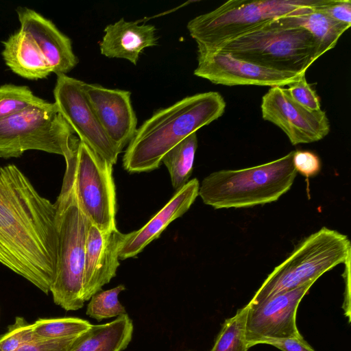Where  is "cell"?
Instances as JSON below:
<instances>
[{
    "instance_id": "obj_27",
    "label": "cell",
    "mask_w": 351,
    "mask_h": 351,
    "mask_svg": "<svg viewBox=\"0 0 351 351\" xmlns=\"http://www.w3.org/2000/svg\"><path fill=\"white\" fill-rule=\"evenodd\" d=\"M38 340L33 332V324L21 317H16L7 332L0 337V351H16L24 344Z\"/></svg>"
},
{
    "instance_id": "obj_24",
    "label": "cell",
    "mask_w": 351,
    "mask_h": 351,
    "mask_svg": "<svg viewBox=\"0 0 351 351\" xmlns=\"http://www.w3.org/2000/svg\"><path fill=\"white\" fill-rule=\"evenodd\" d=\"M248 304L223 322L214 346L210 351H247L245 323Z\"/></svg>"
},
{
    "instance_id": "obj_15",
    "label": "cell",
    "mask_w": 351,
    "mask_h": 351,
    "mask_svg": "<svg viewBox=\"0 0 351 351\" xmlns=\"http://www.w3.org/2000/svg\"><path fill=\"white\" fill-rule=\"evenodd\" d=\"M124 234L117 228L101 231L89 221L83 274L85 302L100 291L102 287L116 276L119 266V250Z\"/></svg>"
},
{
    "instance_id": "obj_6",
    "label": "cell",
    "mask_w": 351,
    "mask_h": 351,
    "mask_svg": "<svg viewBox=\"0 0 351 351\" xmlns=\"http://www.w3.org/2000/svg\"><path fill=\"white\" fill-rule=\"evenodd\" d=\"M323 0H230L189 21L197 48L212 51L275 19L306 13Z\"/></svg>"
},
{
    "instance_id": "obj_33",
    "label": "cell",
    "mask_w": 351,
    "mask_h": 351,
    "mask_svg": "<svg viewBox=\"0 0 351 351\" xmlns=\"http://www.w3.org/2000/svg\"><path fill=\"white\" fill-rule=\"evenodd\" d=\"M346 267L345 269V295L344 301L343 304V308L345 312V315L348 318L349 322H350V258L345 263Z\"/></svg>"
},
{
    "instance_id": "obj_26",
    "label": "cell",
    "mask_w": 351,
    "mask_h": 351,
    "mask_svg": "<svg viewBox=\"0 0 351 351\" xmlns=\"http://www.w3.org/2000/svg\"><path fill=\"white\" fill-rule=\"evenodd\" d=\"M125 286L120 285L113 289L99 291L93 295L88 304L86 315L100 322L104 319L127 314L125 307L121 304L118 297L125 290Z\"/></svg>"
},
{
    "instance_id": "obj_10",
    "label": "cell",
    "mask_w": 351,
    "mask_h": 351,
    "mask_svg": "<svg viewBox=\"0 0 351 351\" xmlns=\"http://www.w3.org/2000/svg\"><path fill=\"white\" fill-rule=\"evenodd\" d=\"M53 93L58 111L79 139L114 165L122 151L102 128L84 92L82 81L65 74L58 75Z\"/></svg>"
},
{
    "instance_id": "obj_3",
    "label": "cell",
    "mask_w": 351,
    "mask_h": 351,
    "mask_svg": "<svg viewBox=\"0 0 351 351\" xmlns=\"http://www.w3.org/2000/svg\"><path fill=\"white\" fill-rule=\"evenodd\" d=\"M292 151L260 165L220 170L205 177L198 195L215 209L248 208L277 201L292 186L297 176Z\"/></svg>"
},
{
    "instance_id": "obj_5",
    "label": "cell",
    "mask_w": 351,
    "mask_h": 351,
    "mask_svg": "<svg viewBox=\"0 0 351 351\" xmlns=\"http://www.w3.org/2000/svg\"><path fill=\"white\" fill-rule=\"evenodd\" d=\"M208 51L227 53L267 69L298 74H305L324 54L306 29L276 19Z\"/></svg>"
},
{
    "instance_id": "obj_16",
    "label": "cell",
    "mask_w": 351,
    "mask_h": 351,
    "mask_svg": "<svg viewBox=\"0 0 351 351\" xmlns=\"http://www.w3.org/2000/svg\"><path fill=\"white\" fill-rule=\"evenodd\" d=\"M20 29L27 32L44 54L53 73L56 75L68 73L78 63L72 42L49 19L34 10L19 7L16 9Z\"/></svg>"
},
{
    "instance_id": "obj_4",
    "label": "cell",
    "mask_w": 351,
    "mask_h": 351,
    "mask_svg": "<svg viewBox=\"0 0 351 351\" xmlns=\"http://www.w3.org/2000/svg\"><path fill=\"white\" fill-rule=\"evenodd\" d=\"M58 234L56 274L50 288L53 302L66 311L84 306L83 274L89 220L82 211L70 177L64 173L54 203Z\"/></svg>"
},
{
    "instance_id": "obj_12",
    "label": "cell",
    "mask_w": 351,
    "mask_h": 351,
    "mask_svg": "<svg viewBox=\"0 0 351 351\" xmlns=\"http://www.w3.org/2000/svg\"><path fill=\"white\" fill-rule=\"evenodd\" d=\"M261 109L263 119L280 128L293 145L319 141L330 132L324 111H311L301 106L284 87H271L262 97Z\"/></svg>"
},
{
    "instance_id": "obj_19",
    "label": "cell",
    "mask_w": 351,
    "mask_h": 351,
    "mask_svg": "<svg viewBox=\"0 0 351 351\" xmlns=\"http://www.w3.org/2000/svg\"><path fill=\"white\" fill-rule=\"evenodd\" d=\"M1 55L6 66L25 79L47 78L52 69L39 47L27 32L19 29L2 41Z\"/></svg>"
},
{
    "instance_id": "obj_8",
    "label": "cell",
    "mask_w": 351,
    "mask_h": 351,
    "mask_svg": "<svg viewBox=\"0 0 351 351\" xmlns=\"http://www.w3.org/2000/svg\"><path fill=\"white\" fill-rule=\"evenodd\" d=\"M76 138L56 104L47 101L0 121V158H19L26 151L38 150L66 158Z\"/></svg>"
},
{
    "instance_id": "obj_7",
    "label": "cell",
    "mask_w": 351,
    "mask_h": 351,
    "mask_svg": "<svg viewBox=\"0 0 351 351\" xmlns=\"http://www.w3.org/2000/svg\"><path fill=\"white\" fill-rule=\"evenodd\" d=\"M347 235L322 227L299 242L290 255L267 276L250 302L315 282L322 274L350 258Z\"/></svg>"
},
{
    "instance_id": "obj_28",
    "label": "cell",
    "mask_w": 351,
    "mask_h": 351,
    "mask_svg": "<svg viewBox=\"0 0 351 351\" xmlns=\"http://www.w3.org/2000/svg\"><path fill=\"white\" fill-rule=\"evenodd\" d=\"M288 95L298 104L311 110H321L320 99L315 90L308 84L305 75L288 85Z\"/></svg>"
},
{
    "instance_id": "obj_32",
    "label": "cell",
    "mask_w": 351,
    "mask_h": 351,
    "mask_svg": "<svg viewBox=\"0 0 351 351\" xmlns=\"http://www.w3.org/2000/svg\"><path fill=\"white\" fill-rule=\"evenodd\" d=\"M267 344L273 346L281 351H315L301 335L271 341Z\"/></svg>"
},
{
    "instance_id": "obj_9",
    "label": "cell",
    "mask_w": 351,
    "mask_h": 351,
    "mask_svg": "<svg viewBox=\"0 0 351 351\" xmlns=\"http://www.w3.org/2000/svg\"><path fill=\"white\" fill-rule=\"evenodd\" d=\"M65 159L80 207L101 231L116 229V193L112 165L95 153L78 137Z\"/></svg>"
},
{
    "instance_id": "obj_2",
    "label": "cell",
    "mask_w": 351,
    "mask_h": 351,
    "mask_svg": "<svg viewBox=\"0 0 351 351\" xmlns=\"http://www.w3.org/2000/svg\"><path fill=\"white\" fill-rule=\"evenodd\" d=\"M226 104L218 92L187 96L171 106L160 108L137 128L123 157V166L130 173L158 169L163 157L176 145L217 120Z\"/></svg>"
},
{
    "instance_id": "obj_23",
    "label": "cell",
    "mask_w": 351,
    "mask_h": 351,
    "mask_svg": "<svg viewBox=\"0 0 351 351\" xmlns=\"http://www.w3.org/2000/svg\"><path fill=\"white\" fill-rule=\"evenodd\" d=\"M33 332L38 340H56L74 337L92 324L78 317L40 318L33 324Z\"/></svg>"
},
{
    "instance_id": "obj_21",
    "label": "cell",
    "mask_w": 351,
    "mask_h": 351,
    "mask_svg": "<svg viewBox=\"0 0 351 351\" xmlns=\"http://www.w3.org/2000/svg\"><path fill=\"white\" fill-rule=\"evenodd\" d=\"M276 20L282 25L306 29L319 44L324 53L335 47L341 35L350 27L333 20L317 7L304 14Z\"/></svg>"
},
{
    "instance_id": "obj_17",
    "label": "cell",
    "mask_w": 351,
    "mask_h": 351,
    "mask_svg": "<svg viewBox=\"0 0 351 351\" xmlns=\"http://www.w3.org/2000/svg\"><path fill=\"white\" fill-rule=\"evenodd\" d=\"M199 187L197 178L188 181L143 227L125 234L119 250V260L136 256L149 243L158 239L170 223L190 208L198 196Z\"/></svg>"
},
{
    "instance_id": "obj_30",
    "label": "cell",
    "mask_w": 351,
    "mask_h": 351,
    "mask_svg": "<svg viewBox=\"0 0 351 351\" xmlns=\"http://www.w3.org/2000/svg\"><path fill=\"white\" fill-rule=\"evenodd\" d=\"M317 8L333 20L351 26L350 0H323Z\"/></svg>"
},
{
    "instance_id": "obj_18",
    "label": "cell",
    "mask_w": 351,
    "mask_h": 351,
    "mask_svg": "<svg viewBox=\"0 0 351 351\" xmlns=\"http://www.w3.org/2000/svg\"><path fill=\"white\" fill-rule=\"evenodd\" d=\"M99 43L101 53L110 58L125 59L136 65L140 54L147 48L157 45L156 27L153 25H138L121 18L104 29Z\"/></svg>"
},
{
    "instance_id": "obj_20",
    "label": "cell",
    "mask_w": 351,
    "mask_h": 351,
    "mask_svg": "<svg viewBox=\"0 0 351 351\" xmlns=\"http://www.w3.org/2000/svg\"><path fill=\"white\" fill-rule=\"evenodd\" d=\"M134 326L128 314L114 320L93 325L76 336L64 351H123L132 337Z\"/></svg>"
},
{
    "instance_id": "obj_13",
    "label": "cell",
    "mask_w": 351,
    "mask_h": 351,
    "mask_svg": "<svg viewBox=\"0 0 351 351\" xmlns=\"http://www.w3.org/2000/svg\"><path fill=\"white\" fill-rule=\"evenodd\" d=\"M194 75L215 84L271 88L288 86L305 74L273 70L236 58L227 53L197 49V66Z\"/></svg>"
},
{
    "instance_id": "obj_29",
    "label": "cell",
    "mask_w": 351,
    "mask_h": 351,
    "mask_svg": "<svg viewBox=\"0 0 351 351\" xmlns=\"http://www.w3.org/2000/svg\"><path fill=\"white\" fill-rule=\"evenodd\" d=\"M293 165L297 173L306 178L317 175L322 168L319 157L315 153L306 150L293 152Z\"/></svg>"
},
{
    "instance_id": "obj_11",
    "label": "cell",
    "mask_w": 351,
    "mask_h": 351,
    "mask_svg": "<svg viewBox=\"0 0 351 351\" xmlns=\"http://www.w3.org/2000/svg\"><path fill=\"white\" fill-rule=\"evenodd\" d=\"M314 282L276 293L256 303L249 302L245 323L247 347L301 336L296 325L297 310Z\"/></svg>"
},
{
    "instance_id": "obj_1",
    "label": "cell",
    "mask_w": 351,
    "mask_h": 351,
    "mask_svg": "<svg viewBox=\"0 0 351 351\" xmlns=\"http://www.w3.org/2000/svg\"><path fill=\"white\" fill-rule=\"evenodd\" d=\"M55 204L14 165L0 167V263L45 294L56 274Z\"/></svg>"
},
{
    "instance_id": "obj_22",
    "label": "cell",
    "mask_w": 351,
    "mask_h": 351,
    "mask_svg": "<svg viewBox=\"0 0 351 351\" xmlns=\"http://www.w3.org/2000/svg\"><path fill=\"white\" fill-rule=\"evenodd\" d=\"M197 148V134L193 133L172 148L162 160L176 191L188 182L192 173Z\"/></svg>"
},
{
    "instance_id": "obj_25",
    "label": "cell",
    "mask_w": 351,
    "mask_h": 351,
    "mask_svg": "<svg viewBox=\"0 0 351 351\" xmlns=\"http://www.w3.org/2000/svg\"><path fill=\"white\" fill-rule=\"evenodd\" d=\"M45 101L35 95L27 86L3 84L0 86V121Z\"/></svg>"
},
{
    "instance_id": "obj_31",
    "label": "cell",
    "mask_w": 351,
    "mask_h": 351,
    "mask_svg": "<svg viewBox=\"0 0 351 351\" xmlns=\"http://www.w3.org/2000/svg\"><path fill=\"white\" fill-rule=\"evenodd\" d=\"M75 337L56 340L38 339L23 345L16 351H64Z\"/></svg>"
},
{
    "instance_id": "obj_14",
    "label": "cell",
    "mask_w": 351,
    "mask_h": 351,
    "mask_svg": "<svg viewBox=\"0 0 351 351\" xmlns=\"http://www.w3.org/2000/svg\"><path fill=\"white\" fill-rule=\"evenodd\" d=\"M86 97L102 128L121 151L137 130V118L128 90L82 82Z\"/></svg>"
}]
</instances>
